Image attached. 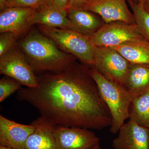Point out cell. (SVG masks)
<instances>
[{"instance_id":"6da1fadb","label":"cell","mask_w":149,"mask_h":149,"mask_svg":"<svg viewBox=\"0 0 149 149\" xmlns=\"http://www.w3.org/2000/svg\"><path fill=\"white\" fill-rule=\"evenodd\" d=\"M36 88H22L17 98L35 107L54 125L101 130L111 117L89 68L77 62L59 73L37 76Z\"/></svg>"},{"instance_id":"7a4b0ae2","label":"cell","mask_w":149,"mask_h":149,"mask_svg":"<svg viewBox=\"0 0 149 149\" xmlns=\"http://www.w3.org/2000/svg\"><path fill=\"white\" fill-rule=\"evenodd\" d=\"M18 47L24 54L35 74L57 73L76 62V57L61 49L50 38L33 30L23 37Z\"/></svg>"},{"instance_id":"3957f363","label":"cell","mask_w":149,"mask_h":149,"mask_svg":"<svg viewBox=\"0 0 149 149\" xmlns=\"http://www.w3.org/2000/svg\"><path fill=\"white\" fill-rule=\"evenodd\" d=\"M89 72L111 115L110 131L116 134L129 118V108L133 97L123 86L107 80L94 68H89Z\"/></svg>"},{"instance_id":"277c9868","label":"cell","mask_w":149,"mask_h":149,"mask_svg":"<svg viewBox=\"0 0 149 149\" xmlns=\"http://www.w3.org/2000/svg\"><path fill=\"white\" fill-rule=\"evenodd\" d=\"M39 29L62 50L76 57L87 65L93 66L95 46L91 42L90 36L71 29L43 25H39Z\"/></svg>"},{"instance_id":"5b68a950","label":"cell","mask_w":149,"mask_h":149,"mask_svg":"<svg viewBox=\"0 0 149 149\" xmlns=\"http://www.w3.org/2000/svg\"><path fill=\"white\" fill-rule=\"evenodd\" d=\"M130 63L113 48L95 47L92 67L113 83L123 86Z\"/></svg>"},{"instance_id":"8992f818","label":"cell","mask_w":149,"mask_h":149,"mask_svg":"<svg viewBox=\"0 0 149 149\" xmlns=\"http://www.w3.org/2000/svg\"><path fill=\"white\" fill-rule=\"evenodd\" d=\"M90 37L95 47H107L144 38L135 23L121 22L105 23Z\"/></svg>"},{"instance_id":"52a82bcc","label":"cell","mask_w":149,"mask_h":149,"mask_svg":"<svg viewBox=\"0 0 149 149\" xmlns=\"http://www.w3.org/2000/svg\"><path fill=\"white\" fill-rule=\"evenodd\" d=\"M0 73L15 79L27 88H36L39 85L37 76L17 46L0 57Z\"/></svg>"},{"instance_id":"ba28073f","label":"cell","mask_w":149,"mask_h":149,"mask_svg":"<svg viewBox=\"0 0 149 149\" xmlns=\"http://www.w3.org/2000/svg\"><path fill=\"white\" fill-rule=\"evenodd\" d=\"M53 133L58 149H88L100 144V139L90 129L57 125Z\"/></svg>"},{"instance_id":"9c48e42d","label":"cell","mask_w":149,"mask_h":149,"mask_svg":"<svg viewBox=\"0 0 149 149\" xmlns=\"http://www.w3.org/2000/svg\"><path fill=\"white\" fill-rule=\"evenodd\" d=\"M79 8L97 14L105 23L116 22L135 23L126 0H89Z\"/></svg>"},{"instance_id":"30bf717a","label":"cell","mask_w":149,"mask_h":149,"mask_svg":"<svg viewBox=\"0 0 149 149\" xmlns=\"http://www.w3.org/2000/svg\"><path fill=\"white\" fill-rule=\"evenodd\" d=\"M37 10L30 8H6L0 13V32H10L17 37L24 35L33 24Z\"/></svg>"},{"instance_id":"8fae6325","label":"cell","mask_w":149,"mask_h":149,"mask_svg":"<svg viewBox=\"0 0 149 149\" xmlns=\"http://www.w3.org/2000/svg\"><path fill=\"white\" fill-rule=\"evenodd\" d=\"M112 141L114 149H149V128L129 120Z\"/></svg>"},{"instance_id":"7c38bea8","label":"cell","mask_w":149,"mask_h":149,"mask_svg":"<svg viewBox=\"0 0 149 149\" xmlns=\"http://www.w3.org/2000/svg\"><path fill=\"white\" fill-rule=\"evenodd\" d=\"M36 127L31 123L24 125L0 115V145L12 149H25L29 136Z\"/></svg>"},{"instance_id":"4fadbf2b","label":"cell","mask_w":149,"mask_h":149,"mask_svg":"<svg viewBox=\"0 0 149 149\" xmlns=\"http://www.w3.org/2000/svg\"><path fill=\"white\" fill-rule=\"evenodd\" d=\"M31 123L36 129L27 139L25 149H58L54 135L55 125L41 116Z\"/></svg>"},{"instance_id":"5bb4252c","label":"cell","mask_w":149,"mask_h":149,"mask_svg":"<svg viewBox=\"0 0 149 149\" xmlns=\"http://www.w3.org/2000/svg\"><path fill=\"white\" fill-rule=\"evenodd\" d=\"M80 8H71L67 11L68 17L74 31L90 36L105 24L100 17Z\"/></svg>"},{"instance_id":"9a60e30c","label":"cell","mask_w":149,"mask_h":149,"mask_svg":"<svg viewBox=\"0 0 149 149\" xmlns=\"http://www.w3.org/2000/svg\"><path fill=\"white\" fill-rule=\"evenodd\" d=\"M33 24L74 30L73 25L68 17L67 12L47 4L37 10Z\"/></svg>"},{"instance_id":"2e32d148","label":"cell","mask_w":149,"mask_h":149,"mask_svg":"<svg viewBox=\"0 0 149 149\" xmlns=\"http://www.w3.org/2000/svg\"><path fill=\"white\" fill-rule=\"evenodd\" d=\"M123 87L133 96L149 90V64L130 63Z\"/></svg>"},{"instance_id":"e0dca14e","label":"cell","mask_w":149,"mask_h":149,"mask_svg":"<svg viewBox=\"0 0 149 149\" xmlns=\"http://www.w3.org/2000/svg\"><path fill=\"white\" fill-rule=\"evenodd\" d=\"M111 48L117 51L130 63L149 64V42L145 38Z\"/></svg>"},{"instance_id":"ac0fdd59","label":"cell","mask_w":149,"mask_h":149,"mask_svg":"<svg viewBox=\"0 0 149 149\" xmlns=\"http://www.w3.org/2000/svg\"><path fill=\"white\" fill-rule=\"evenodd\" d=\"M129 113V120L149 128V90L133 97Z\"/></svg>"},{"instance_id":"d6986e66","label":"cell","mask_w":149,"mask_h":149,"mask_svg":"<svg viewBox=\"0 0 149 149\" xmlns=\"http://www.w3.org/2000/svg\"><path fill=\"white\" fill-rule=\"evenodd\" d=\"M139 31L144 38L149 42V12L144 8L143 1L128 0Z\"/></svg>"},{"instance_id":"ffe728a7","label":"cell","mask_w":149,"mask_h":149,"mask_svg":"<svg viewBox=\"0 0 149 149\" xmlns=\"http://www.w3.org/2000/svg\"><path fill=\"white\" fill-rule=\"evenodd\" d=\"M21 83L17 80L8 77L0 80V102H2L7 98L22 88Z\"/></svg>"},{"instance_id":"44dd1931","label":"cell","mask_w":149,"mask_h":149,"mask_svg":"<svg viewBox=\"0 0 149 149\" xmlns=\"http://www.w3.org/2000/svg\"><path fill=\"white\" fill-rule=\"evenodd\" d=\"M18 37L10 32L1 33L0 35V57L2 56L17 46Z\"/></svg>"},{"instance_id":"7402d4cb","label":"cell","mask_w":149,"mask_h":149,"mask_svg":"<svg viewBox=\"0 0 149 149\" xmlns=\"http://www.w3.org/2000/svg\"><path fill=\"white\" fill-rule=\"evenodd\" d=\"M46 3V0H9L6 8L12 7L30 8L37 10Z\"/></svg>"},{"instance_id":"603a6c76","label":"cell","mask_w":149,"mask_h":149,"mask_svg":"<svg viewBox=\"0 0 149 149\" xmlns=\"http://www.w3.org/2000/svg\"><path fill=\"white\" fill-rule=\"evenodd\" d=\"M70 0H53L52 5L61 10L68 11Z\"/></svg>"},{"instance_id":"cb8c5ba5","label":"cell","mask_w":149,"mask_h":149,"mask_svg":"<svg viewBox=\"0 0 149 149\" xmlns=\"http://www.w3.org/2000/svg\"><path fill=\"white\" fill-rule=\"evenodd\" d=\"M88 1L89 0H70L68 9L71 8L80 7Z\"/></svg>"},{"instance_id":"d4e9b609","label":"cell","mask_w":149,"mask_h":149,"mask_svg":"<svg viewBox=\"0 0 149 149\" xmlns=\"http://www.w3.org/2000/svg\"><path fill=\"white\" fill-rule=\"evenodd\" d=\"M9 0H0V10H3L6 8V6Z\"/></svg>"},{"instance_id":"484cf974","label":"cell","mask_w":149,"mask_h":149,"mask_svg":"<svg viewBox=\"0 0 149 149\" xmlns=\"http://www.w3.org/2000/svg\"><path fill=\"white\" fill-rule=\"evenodd\" d=\"M144 8L149 12V0H142Z\"/></svg>"},{"instance_id":"4316f807","label":"cell","mask_w":149,"mask_h":149,"mask_svg":"<svg viewBox=\"0 0 149 149\" xmlns=\"http://www.w3.org/2000/svg\"><path fill=\"white\" fill-rule=\"evenodd\" d=\"M88 149H101V148L100 147V144H98Z\"/></svg>"},{"instance_id":"83f0119b","label":"cell","mask_w":149,"mask_h":149,"mask_svg":"<svg viewBox=\"0 0 149 149\" xmlns=\"http://www.w3.org/2000/svg\"><path fill=\"white\" fill-rule=\"evenodd\" d=\"M53 0H46V3L49 5H51L52 4Z\"/></svg>"},{"instance_id":"f1b7e54d","label":"cell","mask_w":149,"mask_h":149,"mask_svg":"<svg viewBox=\"0 0 149 149\" xmlns=\"http://www.w3.org/2000/svg\"><path fill=\"white\" fill-rule=\"evenodd\" d=\"M0 149H12L8 147L0 145Z\"/></svg>"},{"instance_id":"f546056e","label":"cell","mask_w":149,"mask_h":149,"mask_svg":"<svg viewBox=\"0 0 149 149\" xmlns=\"http://www.w3.org/2000/svg\"><path fill=\"white\" fill-rule=\"evenodd\" d=\"M132 1H139V0H132Z\"/></svg>"}]
</instances>
